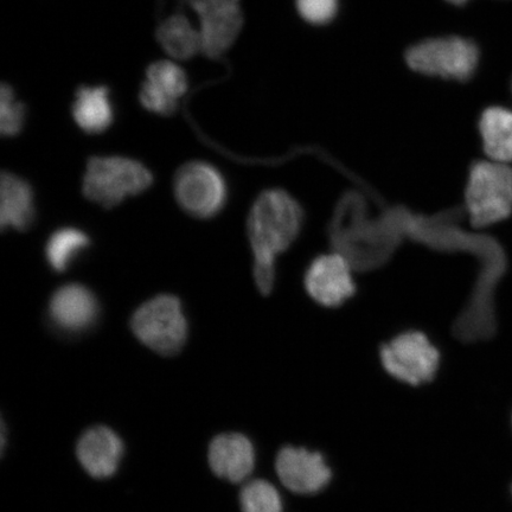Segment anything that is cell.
Masks as SVG:
<instances>
[{"label": "cell", "instance_id": "1", "mask_svg": "<svg viewBox=\"0 0 512 512\" xmlns=\"http://www.w3.org/2000/svg\"><path fill=\"white\" fill-rule=\"evenodd\" d=\"M304 224L302 206L285 190L260 194L249 211L247 234L254 258V279L262 294L275 284V262L298 239Z\"/></svg>", "mask_w": 512, "mask_h": 512}, {"label": "cell", "instance_id": "2", "mask_svg": "<svg viewBox=\"0 0 512 512\" xmlns=\"http://www.w3.org/2000/svg\"><path fill=\"white\" fill-rule=\"evenodd\" d=\"M465 208L472 227L486 228L512 214V169L509 164L480 160L471 166Z\"/></svg>", "mask_w": 512, "mask_h": 512}, {"label": "cell", "instance_id": "3", "mask_svg": "<svg viewBox=\"0 0 512 512\" xmlns=\"http://www.w3.org/2000/svg\"><path fill=\"white\" fill-rule=\"evenodd\" d=\"M153 177L142 163L125 157H94L88 160L83 194L104 208L118 206L127 197L142 194Z\"/></svg>", "mask_w": 512, "mask_h": 512}, {"label": "cell", "instance_id": "4", "mask_svg": "<svg viewBox=\"0 0 512 512\" xmlns=\"http://www.w3.org/2000/svg\"><path fill=\"white\" fill-rule=\"evenodd\" d=\"M133 334L147 348L163 356H174L188 339V320L177 297L162 294L146 302L134 312Z\"/></svg>", "mask_w": 512, "mask_h": 512}, {"label": "cell", "instance_id": "5", "mask_svg": "<svg viewBox=\"0 0 512 512\" xmlns=\"http://www.w3.org/2000/svg\"><path fill=\"white\" fill-rule=\"evenodd\" d=\"M380 358L390 376L413 387L433 381L440 366V351L418 330L402 332L384 343Z\"/></svg>", "mask_w": 512, "mask_h": 512}, {"label": "cell", "instance_id": "6", "mask_svg": "<svg viewBox=\"0 0 512 512\" xmlns=\"http://www.w3.org/2000/svg\"><path fill=\"white\" fill-rule=\"evenodd\" d=\"M174 189L179 206L197 219H211L226 206V179L208 163L184 164L177 171Z\"/></svg>", "mask_w": 512, "mask_h": 512}, {"label": "cell", "instance_id": "7", "mask_svg": "<svg viewBox=\"0 0 512 512\" xmlns=\"http://www.w3.org/2000/svg\"><path fill=\"white\" fill-rule=\"evenodd\" d=\"M478 59L475 43L459 37L421 43L407 55L409 66L416 72L460 81L471 78Z\"/></svg>", "mask_w": 512, "mask_h": 512}, {"label": "cell", "instance_id": "8", "mask_svg": "<svg viewBox=\"0 0 512 512\" xmlns=\"http://www.w3.org/2000/svg\"><path fill=\"white\" fill-rule=\"evenodd\" d=\"M304 286L313 302L326 309L347 303L357 288L350 262L339 253L313 259L305 272Z\"/></svg>", "mask_w": 512, "mask_h": 512}, {"label": "cell", "instance_id": "9", "mask_svg": "<svg viewBox=\"0 0 512 512\" xmlns=\"http://www.w3.org/2000/svg\"><path fill=\"white\" fill-rule=\"evenodd\" d=\"M281 484L298 495H315L329 485L332 472L323 454L285 446L275 460Z\"/></svg>", "mask_w": 512, "mask_h": 512}, {"label": "cell", "instance_id": "10", "mask_svg": "<svg viewBox=\"0 0 512 512\" xmlns=\"http://www.w3.org/2000/svg\"><path fill=\"white\" fill-rule=\"evenodd\" d=\"M99 313V302L95 294L80 284L60 287L49 303L50 322L66 334H81L91 329Z\"/></svg>", "mask_w": 512, "mask_h": 512}, {"label": "cell", "instance_id": "11", "mask_svg": "<svg viewBox=\"0 0 512 512\" xmlns=\"http://www.w3.org/2000/svg\"><path fill=\"white\" fill-rule=\"evenodd\" d=\"M187 89L188 78L183 69L170 61H159L147 70L140 101L152 113L174 114Z\"/></svg>", "mask_w": 512, "mask_h": 512}, {"label": "cell", "instance_id": "12", "mask_svg": "<svg viewBox=\"0 0 512 512\" xmlns=\"http://www.w3.org/2000/svg\"><path fill=\"white\" fill-rule=\"evenodd\" d=\"M124 451L123 440L106 426L89 428L76 446L80 464L95 479L112 477L118 470Z\"/></svg>", "mask_w": 512, "mask_h": 512}, {"label": "cell", "instance_id": "13", "mask_svg": "<svg viewBox=\"0 0 512 512\" xmlns=\"http://www.w3.org/2000/svg\"><path fill=\"white\" fill-rule=\"evenodd\" d=\"M208 459L210 469L217 477L242 483L254 471L255 450L246 435L224 433L211 441Z\"/></svg>", "mask_w": 512, "mask_h": 512}, {"label": "cell", "instance_id": "14", "mask_svg": "<svg viewBox=\"0 0 512 512\" xmlns=\"http://www.w3.org/2000/svg\"><path fill=\"white\" fill-rule=\"evenodd\" d=\"M198 17L201 50L209 57H220L240 34L243 22L240 3L208 10Z\"/></svg>", "mask_w": 512, "mask_h": 512}, {"label": "cell", "instance_id": "15", "mask_svg": "<svg viewBox=\"0 0 512 512\" xmlns=\"http://www.w3.org/2000/svg\"><path fill=\"white\" fill-rule=\"evenodd\" d=\"M0 187V223L3 229L27 230L35 221L34 191L27 181L3 172Z\"/></svg>", "mask_w": 512, "mask_h": 512}, {"label": "cell", "instance_id": "16", "mask_svg": "<svg viewBox=\"0 0 512 512\" xmlns=\"http://www.w3.org/2000/svg\"><path fill=\"white\" fill-rule=\"evenodd\" d=\"M73 117L81 130L102 133L114 120V108L106 87H82L76 94Z\"/></svg>", "mask_w": 512, "mask_h": 512}, {"label": "cell", "instance_id": "17", "mask_svg": "<svg viewBox=\"0 0 512 512\" xmlns=\"http://www.w3.org/2000/svg\"><path fill=\"white\" fill-rule=\"evenodd\" d=\"M486 156L494 162L512 163V111L491 107L479 121Z\"/></svg>", "mask_w": 512, "mask_h": 512}, {"label": "cell", "instance_id": "18", "mask_svg": "<svg viewBox=\"0 0 512 512\" xmlns=\"http://www.w3.org/2000/svg\"><path fill=\"white\" fill-rule=\"evenodd\" d=\"M160 46L177 60H188L201 50L200 29L183 14L165 18L157 30Z\"/></svg>", "mask_w": 512, "mask_h": 512}, {"label": "cell", "instance_id": "19", "mask_svg": "<svg viewBox=\"0 0 512 512\" xmlns=\"http://www.w3.org/2000/svg\"><path fill=\"white\" fill-rule=\"evenodd\" d=\"M91 245L89 236L78 228H62L50 236L46 246L48 264L55 272H66Z\"/></svg>", "mask_w": 512, "mask_h": 512}, {"label": "cell", "instance_id": "20", "mask_svg": "<svg viewBox=\"0 0 512 512\" xmlns=\"http://www.w3.org/2000/svg\"><path fill=\"white\" fill-rule=\"evenodd\" d=\"M242 512H283V499L273 484L255 479L243 485L240 492Z\"/></svg>", "mask_w": 512, "mask_h": 512}, {"label": "cell", "instance_id": "21", "mask_svg": "<svg viewBox=\"0 0 512 512\" xmlns=\"http://www.w3.org/2000/svg\"><path fill=\"white\" fill-rule=\"evenodd\" d=\"M24 119V106L16 100L12 88L3 85L2 95H0V131L3 136L14 137L21 132Z\"/></svg>", "mask_w": 512, "mask_h": 512}, {"label": "cell", "instance_id": "22", "mask_svg": "<svg viewBox=\"0 0 512 512\" xmlns=\"http://www.w3.org/2000/svg\"><path fill=\"white\" fill-rule=\"evenodd\" d=\"M300 15L313 24H324L334 18L336 0H297Z\"/></svg>", "mask_w": 512, "mask_h": 512}, {"label": "cell", "instance_id": "23", "mask_svg": "<svg viewBox=\"0 0 512 512\" xmlns=\"http://www.w3.org/2000/svg\"><path fill=\"white\" fill-rule=\"evenodd\" d=\"M189 5L192 10L196 12L197 15L202 14V12L220 8V6L240 3V0H188Z\"/></svg>", "mask_w": 512, "mask_h": 512}, {"label": "cell", "instance_id": "24", "mask_svg": "<svg viewBox=\"0 0 512 512\" xmlns=\"http://www.w3.org/2000/svg\"><path fill=\"white\" fill-rule=\"evenodd\" d=\"M447 2L460 5V4H464L466 2H469V0H447Z\"/></svg>", "mask_w": 512, "mask_h": 512}]
</instances>
